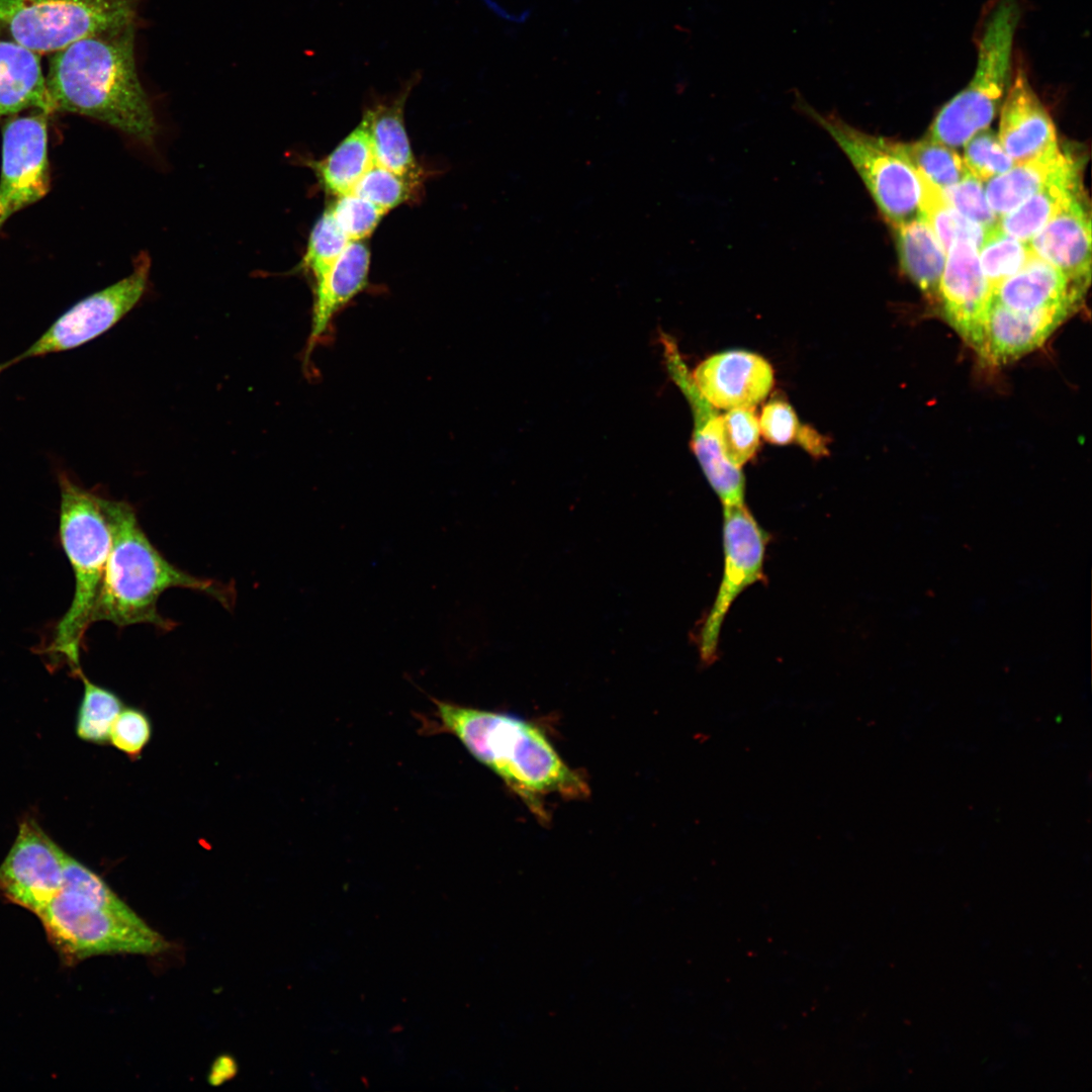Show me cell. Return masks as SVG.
Wrapping results in <instances>:
<instances>
[{
    "label": "cell",
    "instance_id": "obj_1",
    "mask_svg": "<svg viewBox=\"0 0 1092 1092\" xmlns=\"http://www.w3.org/2000/svg\"><path fill=\"white\" fill-rule=\"evenodd\" d=\"M135 25L54 53L46 77L55 110L103 121L151 145L157 124L134 59Z\"/></svg>",
    "mask_w": 1092,
    "mask_h": 1092
},
{
    "label": "cell",
    "instance_id": "obj_2",
    "mask_svg": "<svg viewBox=\"0 0 1092 1092\" xmlns=\"http://www.w3.org/2000/svg\"><path fill=\"white\" fill-rule=\"evenodd\" d=\"M437 728L455 736L542 819L550 795L581 799L589 789L533 723L499 713L435 700Z\"/></svg>",
    "mask_w": 1092,
    "mask_h": 1092
},
{
    "label": "cell",
    "instance_id": "obj_3",
    "mask_svg": "<svg viewBox=\"0 0 1092 1092\" xmlns=\"http://www.w3.org/2000/svg\"><path fill=\"white\" fill-rule=\"evenodd\" d=\"M99 502L111 544L92 623L107 621L119 627L151 624L169 631L175 623L158 612L157 603L170 587L197 590L226 608L233 606V587L191 575L169 562L152 544L128 503L100 495Z\"/></svg>",
    "mask_w": 1092,
    "mask_h": 1092
},
{
    "label": "cell",
    "instance_id": "obj_4",
    "mask_svg": "<svg viewBox=\"0 0 1092 1092\" xmlns=\"http://www.w3.org/2000/svg\"><path fill=\"white\" fill-rule=\"evenodd\" d=\"M37 916L67 963L108 953L156 954L169 947L103 879L66 852L62 888Z\"/></svg>",
    "mask_w": 1092,
    "mask_h": 1092
},
{
    "label": "cell",
    "instance_id": "obj_5",
    "mask_svg": "<svg viewBox=\"0 0 1092 1092\" xmlns=\"http://www.w3.org/2000/svg\"><path fill=\"white\" fill-rule=\"evenodd\" d=\"M61 490L60 538L75 577L72 603L56 626L48 651L66 659L80 674V650L100 592L111 536L99 495L78 485L66 472Z\"/></svg>",
    "mask_w": 1092,
    "mask_h": 1092
},
{
    "label": "cell",
    "instance_id": "obj_6",
    "mask_svg": "<svg viewBox=\"0 0 1092 1092\" xmlns=\"http://www.w3.org/2000/svg\"><path fill=\"white\" fill-rule=\"evenodd\" d=\"M1021 0H993L977 39V63L969 83L938 111L928 138L951 149L986 129L1001 108L1013 70V46Z\"/></svg>",
    "mask_w": 1092,
    "mask_h": 1092
},
{
    "label": "cell",
    "instance_id": "obj_7",
    "mask_svg": "<svg viewBox=\"0 0 1092 1092\" xmlns=\"http://www.w3.org/2000/svg\"><path fill=\"white\" fill-rule=\"evenodd\" d=\"M138 0H0V37L37 55L135 25Z\"/></svg>",
    "mask_w": 1092,
    "mask_h": 1092
},
{
    "label": "cell",
    "instance_id": "obj_8",
    "mask_svg": "<svg viewBox=\"0 0 1092 1092\" xmlns=\"http://www.w3.org/2000/svg\"><path fill=\"white\" fill-rule=\"evenodd\" d=\"M799 106L842 150L892 226L923 217L920 177L901 153L899 143L867 133L835 115H822L807 103Z\"/></svg>",
    "mask_w": 1092,
    "mask_h": 1092
},
{
    "label": "cell",
    "instance_id": "obj_9",
    "mask_svg": "<svg viewBox=\"0 0 1092 1092\" xmlns=\"http://www.w3.org/2000/svg\"><path fill=\"white\" fill-rule=\"evenodd\" d=\"M724 565L715 601L698 636L700 657L704 664L718 656L720 633L733 602L748 586L764 580L763 564L768 542L746 506L723 507Z\"/></svg>",
    "mask_w": 1092,
    "mask_h": 1092
},
{
    "label": "cell",
    "instance_id": "obj_10",
    "mask_svg": "<svg viewBox=\"0 0 1092 1092\" xmlns=\"http://www.w3.org/2000/svg\"><path fill=\"white\" fill-rule=\"evenodd\" d=\"M150 263L146 253L140 254L130 275L75 303L25 351L7 361L9 366L28 358L76 349L107 332L142 297Z\"/></svg>",
    "mask_w": 1092,
    "mask_h": 1092
},
{
    "label": "cell",
    "instance_id": "obj_11",
    "mask_svg": "<svg viewBox=\"0 0 1092 1092\" xmlns=\"http://www.w3.org/2000/svg\"><path fill=\"white\" fill-rule=\"evenodd\" d=\"M48 114L14 117L2 128L0 229L15 212L38 201L50 190Z\"/></svg>",
    "mask_w": 1092,
    "mask_h": 1092
},
{
    "label": "cell",
    "instance_id": "obj_12",
    "mask_svg": "<svg viewBox=\"0 0 1092 1092\" xmlns=\"http://www.w3.org/2000/svg\"><path fill=\"white\" fill-rule=\"evenodd\" d=\"M660 341L667 371L691 405L695 423L692 447L709 483L723 507L743 505L744 475L724 455L721 416L698 389L675 342L666 335Z\"/></svg>",
    "mask_w": 1092,
    "mask_h": 1092
},
{
    "label": "cell",
    "instance_id": "obj_13",
    "mask_svg": "<svg viewBox=\"0 0 1092 1092\" xmlns=\"http://www.w3.org/2000/svg\"><path fill=\"white\" fill-rule=\"evenodd\" d=\"M64 855L34 821H23L0 864V894L37 915L62 888Z\"/></svg>",
    "mask_w": 1092,
    "mask_h": 1092
},
{
    "label": "cell",
    "instance_id": "obj_14",
    "mask_svg": "<svg viewBox=\"0 0 1092 1092\" xmlns=\"http://www.w3.org/2000/svg\"><path fill=\"white\" fill-rule=\"evenodd\" d=\"M946 254L938 307L945 321L980 355L993 290L981 269L978 249L971 242L957 240Z\"/></svg>",
    "mask_w": 1092,
    "mask_h": 1092
},
{
    "label": "cell",
    "instance_id": "obj_15",
    "mask_svg": "<svg viewBox=\"0 0 1092 1092\" xmlns=\"http://www.w3.org/2000/svg\"><path fill=\"white\" fill-rule=\"evenodd\" d=\"M1091 207L1082 187L1029 241L1032 253L1086 291L1091 279Z\"/></svg>",
    "mask_w": 1092,
    "mask_h": 1092
},
{
    "label": "cell",
    "instance_id": "obj_16",
    "mask_svg": "<svg viewBox=\"0 0 1092 1092\" xmlns=\"http://www.w3.org/2000/svg\"><path fill=\"white\" fill-rule=\"evenodd\" d=\"M695 384L715 407H752L769 392L774 371L762 357L731 350L703 361L692 374Z\"/></svg>",
    "mask_w": 1092,
    "mask_h": 1092
},
{
    "label": "cell",
    "instance_id": "obj_17",
    "mask_svg": "<svg viewBox=\"0 0 1092 1092\" xmlns=\"http://www.w3.org/2000/svg\"><path fill=\"white\" fill-rule=\"evenodd\" d=\"M1000 110L998 139L1015 165L1059 147L1053 119L1022 67L1015 68Z\"/></svg>",
    "mask_w": 1092,
    "mask_h": 1092
},
{
    "label": "cell",
    "instance_id": "obj_18",
    "mask_svg": "<svg viewBox=\"0 0 1092 1092\" xmlns=\"http://www.w3.org/2000/svg\"><path fill=\"white\" fill-rule=\"evenodd\" d=\"M1075 310L1069 306L1016 310L992 299L980 357L993 365L1017 359L1040 347Z\"/></svg>",
    "mask_w": 1092,
    "mask_h": 1092
},
{
    "label": "cell",
    "instance_id": "obj_19",
    "mask_svg": "<svg viewBox=\"0 0 1092 1092\" xmlns=\"http://www.w3.org/2000/svg\"><path fill=\"white\" fill-rule=\"evenodd\" d=\"M370 250L363 241H350L327 275L313 284L310 334L305 359L325 338L335 316L368 283Z\"/></svg>",
    "mask_w": 1092,
    "mask_h": 1092
},
{
    "label": "cell",
    "instance_id": "obj_20",
    "mask_svg": "<svg viewBox=\"0 0 1092 1092\" xmlns=\"http://www.w3.org/2000/svg\"><path fill=\"white\" fill-rule=\"evenodd\" d=\"M1084 293L1059 269L1033 255L1018 272L994 289L992 299L1016 310L1056 306L1076 309Z\"/></svg>",
    "mask_w": 1092,
    "mask_h": 1092
},
{
    "label": "cell",
    "instance_id": "obj_21",
    "mask_svg": "<svg viewBox=\"0 0 1092 1092\" xmlns=\"http://www.w3.org/2000/svg\"><path fill=\"white\" fill-rule=\"evenodd\" d=\"M420 78L419 72L414 73L396 95L377 99L363 114L369 124L375 163L415 182L420 170L404 126L403 108Z\"/></svg>",
    "mask_w": 1092,
    "mask_h": 1092
},
{
    "label": "cell",
    "instance_id": "obj_22",
    "mask_svg": "<svg viewBox=\"0 0 1092 1092\" xmlns=\"http://www.w3.org/2000/svg\"><path fill=\"white\" fill-rule=\"evenodd\" d=\"M38 56L0 37V118L29 108L56 111Z\"/></svg>",
    "mask_w": 1092,
    "mask_h": 1092
},
{
    "label": "cell",
    "instance_id": "obj_23",
    "mask_svg": "<svg viewBox=\"0 0 1092 1092\" xmlns=\"http://www.w3.org/2000/svg\"><path fill=\"white\" fill-rule=\"evenodd\" d=\"M1084 160L1072 152L1068 161L1030 197L999 217V229L1028 242L1082 188Z\"/></svg>",
    "mask_w": 1092,
    "mask_h": 1092
},
{
    "label": "cell",
    "instance_id": "obj_24",
    "mask_svg": "<svg viewBox=\"0 0 1092 1092\" xmlns=\"http://www.w3.org/2000/svg\"><path fill=\"white\" fill-rule=\"evenodd\" d=\"M894 229L901 268L920 289L926 300L939 303V284L946 253L924 217Z\"/></svg>",
    "mask_w": 1092,
    "mask_h": 1092
},
{
    "label": "cell",
    "instance_id": "obj_25",
    "mask_svg": "<svg viewBox=\"0 0 1092 1092\" xmlns=\"http://www.w3.org/2000/svg\"><path fill=\"white\" fill-rule=\"evenodd\" d=\"M1072 151L1059 147L1037 158L1016 164L988 180L986 199L998 217L1012 211L1035 193L1070 158Z\"/></svg>",
    "mask_w": 1092,
    "mask_h": 1092
},
{
    "label": "cell",
    "instance_id": "obj_26",
    "mask_svg": "<svg viewBox=\"0 0 1092 1092\" xmlns=\"http://www.w3.org/2000/svg\"><path fill=\"white\" fill-rule=\"evenodd\" d=\"M373 164L371 134L364 115L358 126L330 155L309 163L325 189L337 196L352 192Z\"/></svg>",
    "mask_w": 1092,
    "mask_h": 1092
},
{
    "label": "cell",
    "instance_id": "obj_27",
    "mask_svg": "<svg viewBox=\"0 0 1092 1092\" xmlns=\"http://www.w3.org/2000/svg\"><path fill=\"white\" fill-rule=\"evenodd\" d=\"M918 175L922 188V215L945 253L960 239L968 240L979 250L989 231L962 215L946 201L939 187L920 173Z\"/></svg>",
    "mask_w": 1092,
    "mask_h": 1092
},
{
    "label": "cell",
    "instance_id": "obj_28",
    "mask_svg": "<svg viewBox=\"0 0 1092 1092\" xmlns=\"http://www.w3.org/2000/svg\"><path fill=\"white\" fill-rule=\"evenodd\" d=\"M899 148L908 163L940 189L959 183L969 172L953 149L929 138L899 143Z\"/></svg>",
    "mask_w": 1092,
    "mask_h": 1092
},
{
    "label": "cell",
    "instance_id": "obj_29",
    "mask_svg": "<svg viewBox=\"0 0 1092 1092\" xmlns=\"http://www.w3.org/2000/svg\"><path fill=\"white\" fill-rule=\"evenodd\" d=\"M84 694L80 705L76 731L78 736L92 743L109 742L113 722L124 708L120 698L113 692L90 681L82 672Z\"/></svg>",
    "mask_w": 1092,
    "mask_h": 1092
},
{
    "label": "cell",
    "instance_id": "obj_30",
    "mask_svg": "<svg viewBox=\"0 0 1092 1092\" xmlns=\"http://www.w3.org/2000/svg\"><path fill=\"white\" fill-rule=\"evenodd\" d=\"M1033 255L1028 242L1005 234L999 225L988 232L978 250L981 269L993 291L1018 272Z\"/></svg>",
    "mask_w": 1092,
    "mask_h": 1092
},
{
    "label": "cell",
    "instance_id": "obj_31",
    "mask_svg": "<svg viewBox=\"0 0 1092 1092\" xmlns=\"http://www.w3.org/2000/svg\"><path fill=\"white\" fill-rule=\"evenodd\" d=\"M327 209L313 225L300 267L309 273L313 284L322 280L349 244Z\"/></svg>",
    "mask_w": 1092,
    "mask_h": 1092
},
{
    "label": "cell",
    "instance_id": "obj_32",
    "mask_svg": "<svg viewBox=\"0 0 1092 1092\" xmlns=\"http://www.w3.org/2000/svg\"><path fill=\"white\" fill-rule=\"evenodd\" d=\"M722 445L727 460L741 468L755 453L759 423L752 407L729 410L721 417Z\"/></svg>",
    "mask_w": 1092,
    "mask_h": 1092
},
{
    "label": "cell",
    "instance_id": "obj_33",
    "mask_svg": "<svg viewBox=\"0 0 1092 1092\" xmlns=\"http://www.w3.org/2000/svg\"><path fill=\"white\" fill-rule=\"evenodd\" d=\"M415 183L375 163L361 177L352 193L388 211L411 198Z\"/></svg>",
    "mask_w": 1092,
    "mask_h": 1092
},
{
    "label": "cell",
    "instance_id": "obj_34",
    "mask_svg": "<svg viewBox=\"0 0 1092 1092\" xmlns=\"http://www.w3.org/2000/svg\"><path fill=\"white\" fill-rule=\"evenodd\" d=\"M964 147V164L980 181H988L1015 165L1001 146L998 135L987 128L974 134Z\"/></svg>",
    "mask_w": 1092,
    "mask_h": 1092
},
{
    "label": "cell",
    "instance_id": "obj_35",
    "mask_svg": "<svg viewBox=\"0 0 1092 1092\" xmlns=\"http://www.w3.org/2000/svg\"><path fill=\"white\" fill-rule=\"evenodd\" d=\"M328 209L349 241L369 237L387 212L352 192L337 196Z\"/></svg>",
    "mask_w": 1092,
    "mask_h": 1092
},
{
    "label": "cell",
    "instance_id": "obj_36",
    "mask_svg": "<svg viewBox=\"0 0 1092 1092\" xmlns=\"http://www.w3.org/2000/svg\"><path fill=\"white\" fill-rule=\"evenodd\" d=\"M941 191L946 201L969 220L987 231L998 226L999 217L988 204L982 181L970 172L959 183Z\"/></svg>",
    "mask_w": 1092,
    "mask_h": 1092
},
{
    "label": "cell",
    "instance_id": "obj_37",
    "mask_svg": "<svg viewBox=\"0 0 1092 1092\" xmlns=\"http://www.w3.org/2000/svg\"><path fill=\"white\" fill-rule=\"evenodd\" d=\"M150 717L141 709L123 708L110 730L109 742L130 759H138L152 738Z\"/></svg>",
    "mask_w": 1092,
    "mask_h": 1092
},
{
    "label": "cell",
    "instance_id": "obj_38",
    "mask_svg": "<svg viewBox=\"0 0 1092 1092\" xmlns=\"http://www.w3.org/2000/svg\"><path fill=\"white\" fill-rule=\"evenodd\" d=\"M800 428L797 416L788 402L774 399L762 408L759 431L768 442L790 444L797 440Z\"/></svg>",
    "mask_w": 1092,
    "mask_h": 1092
},
{
    "label": "cell",
    "instance_id": "obj_39",
    "mask_svg": "<svg viewBox=\"0 0 1092 1092\" xmlns=\"http://www.w3.org/2000/svg\"><path fill=\"white\" fill-rule=\"evenodd\" d=\"M797 441L809 453L819 456L826 452V445L822 436L809 427L801 426Z\"/></svg>",
    "mask_w": 1092,
    "mask_h": 1092
},
{
    "label": "cell",
    "instance_id": "obj_40",
    "mask_svg": "<svg viewBox=\"0 0 1092 1092\" xmlns=\"http://www.w3.org/2000/svg\"><path fill=\"white\" fill-rule=\"evenodd\" d=\"M8 367H9V365H8L7 362L0 363V374L2 373V371H4Z\"/></svg>",
    "mask_w": 1092,
    "mask_h": 1092
}]
</instances>
